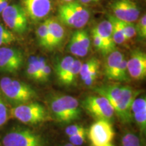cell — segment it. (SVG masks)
<instances>
[{
    "label": "cell",
    "instance_id": "6da1fadb",
    "mask_svg": "<svg viewBox=\"0 0 146 146\" xmlns=\"http://www.w3.org/2000/svg\"><path fill=\"white\" fill-rule=\"evenodd\" d=\"M96 91L108 100L122 122L128 123L132 120L131 106L139 91L121 85H105L97 87Z\"/></svg>",
    "mask_w": 146,
    "mask_h": 146
},
{
    "label": "cell",
    "instance_id": "d4e9b609",
    "mask_svg": "<svg viewBox=\"0 0 146 146\" xmlns=\"http://www.w3.org/2000/svg\"><path fill=\"white\" fill-rule=\"evenodd\" d=\"M100 66V61L96 58H91L88 61H87L86 62L82 64L79 74L82 81H83L94 68H97V67H99Z\"/></svg>",
    "mask_w": 146,
    "mask_h": 146
},
{
    "label": "cell",
    "instance_id": "d6a6232c",
    "mask_svg": "<svg viewBox=\"0 0 146 146\" xmlns=\"http://www.w3.org/2000/svg\"><path fill=\"white\" fill-rule=\"evenodd\" d=\"M91 37H92L94 45L96 47L97 50L100 51L104 55H106V51L104 43L103 41L100 38V36L95 31L94 29H93L92 31H91Z\"/></svg>",
    "mask_w": 146,
    "mask_h": 146
},
{
    "label": "cell",
    "instance_id": "4dcf8cb0",
    "mask_svg": "<svg viewBox=\"0 0 146 146\" xmlns=\"http://www.w3.org/2000/svg\"><path fill=\"white\" fill-rule=\"evenodd\" d=\"M136 35H137L139 39L145 40L146 38V16L144 14L139 20L135 25Z\"/></svg>",
    "mask_w": 146,
    "mask_h": 146
},
{
    "label": "cell",
    "instance_id": "603a6c76",
    "mask_svg": "<svg viewBox=\"0 0 146 146\" xmlns=\"http://www.w3.org/2000/svg\"><path fill=\"white\" fill-rule=\"evenodd\" d=\"M111 80L120 82H127L129 81V73L127 70V60L125 58H124L116 70H115Z\"/></svg>",
    "mask_w": 146,
    "mask_h": 146
},
{
    "label": "cell",
    "instance_id": "8fae6325",
    "mask_svg": "<svg viewBox=\"0 0 146 146\" xmlns=\"http://www.w3.org/2000/svg\"><path fill=\"white\" fill-rule=\"evenodd\" d=\"M110 8L113 16L120 21L134 23L139 17L140 9L133 0H114Z\"/></svg>",
    "mask_w": 146,
    "mask_h": 146
},
{
    "label": "cell",
    "instance_id": "44dd1931",
    "mask_svg": "<svg viewBox=\"0 0 146 146\" xmlns=\"http://www.w3.org/2000/svg\"><path fill=\"white\" fill-rule=\"evenodd\" d=\"M27 75L34 81H39L40 67L38 56H31L27 62Z\"/></svg>",
    "mask_w": 146,
    "mask_h": 146
},
{
    "label": "cell",
    "instance_id": "ab89813d",
    "mask_svg": "<svg viewBox=\"0 0 146 146\" xmlns=\"http://www.w3.org/2000/svg\"><path fill=\"white\" fill-rule=\"evenodd\" d=\"M64 146H74V145H73L72 144H71V143H67V144H66Z\"/></svg>",
    "mask_w": 146,
    "mask_h": 146
},
{
    "label": "cell",
    "instance_id": "7402d4cb",
    "mask_svg": "<svg viewBox=\"0 0 146 146\" xmlns=\"http://www.w3.org/2000/svg\"><path fill=\"white\" fill-rule=\"evenodd\" d=\"M74 61V59L71 56H66L58 63L56 66V72L60 82L66 75Z\"/></svg>",
    "mask_w": 146,
    "mask_h": 146
},
{
    "label": "cell",
    "instance_id": "74e56055",
    "mask_svg": "<svg viewBox=\"0 0 146 146\" xmlns=\"http://www.w3.org/2000/svg\"><path fill=\"white\" fill-rule=\"evenodd\" d=\"M100 1V0H79L80 3H94L98 2V1Z\"/></svg>",
    "mask_w": 146,
    "mask_h": 146
},
{
    "label": "cell",
    "instance_id": "5b68a950",
    "mask_svg": "<svg viewBox=\"0 0 146 146\" xmlns=\"http://www.w3.org/2000/svg\"><path fill=\"white\" fill-rule=\"evenodd\" d=\"M10 115L26 125H36L49 119L46 108L41 104L33 101L15 106L11 109Z\"/></svg>",
    "mask_w": 146,
    "mask_h": 146
},
{
    "label": "cell",
    "instance_id": "8d00e7d4",
    "mask_svg": "<svg viewBox=\"0 0 146 146\" xmlns=\"http://www.w3.org/2000/svg\"><path fill=\"white\" fill-rule=\"evenodd\" d=\"M9 5V0H1L0 1V14Z\"/></svg>",
    "mask_w": 146,
    "mask_h": 146
},
{
    "label": "cell",
    "instance_id": "8992f818",
    "mask_svg": "<svg viewBox=\"0 0 146 146\" xmlns=\"http://www.w3.org/2000/svg\"><path fill=\"white\" fill-rule=\"evenodd\" d=\"M3 146H45L40 135L23 127L13 128L2 139Z\"/></svg>",
    "mask_w": 146,
    "mask_h": 146
},
{
    "label": "cell",
    "instance_id": "9c48e42d",
    "mask_svg": "<svg viewBox=\"0 0 146 146\" xmlns=\"http://www.w3.org/2000/svg\"><path fill=\"white\" fill-rule=\"evenodd\" d=\"M24 54L15 47H0V72L15 73L22 68Z\"/></svg>",
    "mask_w": 146,
    "mask_h": 146
},
{
    "label": "cell",
    "instance_id": "d590c367",
    "mask_svg": "<svg viewBox=\"0 0 146 146\" xmlns=\"http://www.w3.org/2000/svg\"><path fill=\"white\" fill-rule=\"evenodd\" d=\"M51 72H52V70L50 65L46 63L44 66L43 69H42L41 76H40V81H46L50 78Z\"/></svg>",
    "mask_w": 146,
    "mask_h": 146
},
{
    "label": "cell",
    "instance_id": "e0dca14e",
    "mask_svg": "<svg viewBox=\"0 0 146 146\" xmlns=\"http://www.w3.org/2000/svg\"><path fill=\"white\" fill-rule=\"evenodd\" d=\"M108 55V56L104 66V73L106 78L111 80L113 74L120 65V62L125 58V56L123 54L116 50Z\"/></svg>",
    "mask_w": 146,
    "mask_h": 146
},
{
    "label": "cell",
    "instance_id": "4316f807",
    "mask_svg": "<svg viewBox=\"0 0 146 146\" xmlns=\"http://www.w3.org/2000/svg\"><path fill=\"white\" fill-rule=\"evenodd\" d=\"M15 41L16 36L13 32L0 24V46L10 44Z\"/></svg>",
    "mask_w": 146,
    "mask_h": 146
},
{
    "label": "cell",
    "instance_id": "83f0119b",
    "mask_svg": "<svg viewBox=\"0 0 146 146\" xmlns=\"http://www.w3.org/2000/svg\"><path fill=\"white\" fill-rule=\"evenodd\" d=\"M10 113L7 106L5 100L0 91V128L3 126L8 121Z\"/></svg>",
    "mask_w": 146,
    "mask_h": 146
},
{
    "label": "cell",
    "instance_id": "7a4b0ae2",
    "mask_svg": "<svg viewBox=\"0 0 146 146\" xmlns=\"http://www.w3.org/2000/svg\"><path fill=\"white\" fill-rule=\"evenodd\" d=\"M0 91L5 100L15 106L32 102L37 97L36 91L31 86L10 77L0 80Z\"/></svg>",
    "mask_w": 146,
    "mask_h": 146
},
{
    "label": "cell",
    "instance_id": "cb8c5ba5",
    "mask_svg": "<svg viewBox=\"0 0 146 146\" xmlns=\"http://www.w3.org/2000/svg\"><path fill=\"white\" fill-rule=\"evenodd\" d=\"M72 35L83 48L89 51L91 47V39L86 31L83 29L77 30L73 33Z\"/></svg>",
    "mask_w": 146,
    "mask_h": 146
},
{
    "label": "cell",
    "instance_id": "484cf974",
    "mask_svg": "<svg viewBox=\"0 0 146 146\" xmlns=\"http://www.w3.org/2000/svg\"><path fill=\"white\" fill-rule=\"evenodd\" d=\"M68 52L74 56H78V57H84L88 54L89 51L85 50L78 44V43L76 41L74 36H71L70 40L69 41L68 46Z\"/></svg>",
    "mask_w": 146,
    "mask_h": 146
},
{
    "label": "cell",
    "instance_id": "ba28073f",
    "mask_svg": "<svg viewBox=\"0 0 146 146\" xmlns=\"http://www.w3.org/2000/svg\"><path fill=\"white\" fill-rule=\"evenodd\" d=\"M84 109L98 120L111 122L114 115V110L110 102L102 96H88L82 102Z\"/></svg>",
    "mask_w": 146,
    "mask_h": 146
},
{
    "label": "cell",
    "instance_id": "ac0fdd59",
    "mask_svg": "<svg viewBox=\"0 0 146 146\" xmlns=\"http://www.w3.org/2000/svg\"><path fill=\"white\" fill-rule=\"evenodd\" d=\"M108 20L112 23V36L115 44L122 45L127 41L122 29L120 22L118 19L115 18L113 15L108 16Z\"/></svg>",
    "mask_w": 146,
    "mask_h": 146
},
{
    "label": "cell",
    "instance_id": "9a60e30c",
    "mask_svg": "<svg viewBox=\"0 0 146 146\" xmlns=\"http://www.w3.org/2000/svg\"><path fill=\"white\" fill-rule=\"evenodd\" d=\"M48 27L51 50L58 47L62 43L65 37V31L62 23L54 18L46 20Z\"/></svg>",
    "mask_w": 146,
    "mask_h": 146
},
{
    "label": "cell",
    "instance_id": "60d3db41",
    "mask_svg": "<svg viewBox=\"0 0 146 146\" xmlns=\"http://www.w3.org/2000/svg\"><path fill=\"white\" fill-rule=\"evenodd\" d=\"M64 1H65L66 2H70V1H72V0H64Z\"/></svg>",
    "mask_w": 146,
    "mask_h": 146
},
{
    "label": "cell",
    "instance_id": "5bb4252c",
    "mask_svg": "<svg viewBox=\"0 0 146 146\" xmlns=\"http://www.w3.org/2000/svg\"><path fill=\"white\" fill-rule=\"evenodd\" d=\"M94 29L104 43L106 55L116 50V44L112 36V23L109 20L100 22Z\"/></svg>",
    "mask_w": 146,
    "mask_h": 146
},
{
    "label": "cell",
    "instance_id": "2e32d148",
    "mask_svg": "<svg viewBox=\"0 0 146 146\" xmlns=\"http://www.w3.org/2000/svg\"><path fill=\"white\" fill-rule=\"evenodd\" d=\"M131 114L142 133L146 130V99L145 96L137 97L131 106Z\"/></svg>",
    "mask_w": 146,
    "mask_h": 146
},
{
    "label": "cell",
    "instance_id": "ffe728a7",
    "mask_svg": "<svg viewBox=\"0 0 146 146\" xmlns=\"http://www.w3.org/2000/svg\"><path fill=\"white\" fill-rule=\"evenodd\" d=\"M81 65L82 62L80 60H74L72 65L71 66L70 70H68L66 75L60 81V83L65 85H70L74 83L76 78H77L78 75L80 74Z\"/></svg>",
    "mask_w": 146,
    "mask_h": 146
},
{
    "label": "cell",
    "instance_id": "4fadbf2b",
    "mask_svg": "<svg viewBox=\"0 0 146 146\" xmlns=\"http://www.w3.org/2000/svg\"><path fill=\"white\" fill-rule=\"evenodd\" d=\"M129 75L135 80H143L146 76V55L139 50L133 51L127 60Z\"/></svg>",
    "mask_w": 146,
    "mask_h": 146
},
{
    "label": "cell",
    "instance_id": "277c9868",
    "mask_svg": "<svg viewBox=\"0 0 146 146\" xmlns=\"http://www.w3.org/2000/svg\"><path fill=\"white\" fill-rule=\"evenodd\" d=\"M58 21L72 28L81 29L90 18V12L78 1H70L61 5L58 9Z\"/></svg>",
    "mask_w": 146,
    "mask_h": 146
},
{
    "label": "cell",
    "instance_id": "7c38bea8",
    "mask_svg": "<svg viewBox=\"0 0 146 146\" xmlns=\"http://www.w3.org/2000/svg\"><path fill=\"white\" fill-rule=\"evenodd\" d=\"M22 2L28 18L33 21L46 17L52 7L50 0H22Z\"/></svg>",
    "mask_w": 146,
    "mask_h": 146
},
{
    "label": "cell",
    "instance_id": "30bf717a",
    "mask_svg": "<svg viewBox=\"0 0 146 146\" xmlns=\"http://www.w3.org/2000/svg\"><path fill=\"white\" fill-rule=\"evenodd\" d=\"M114 137V131L111 123L104 120H98L91 126L89 137L92 145L102 146L111 143Z\"/></svg>",
    "mask_w": 146,
    "mask_h": 146
},
{
    "label": "cell",
    "instance_id": "836d02e7",
    "mask_svg": "<svg viewBox=\"0 0 146 146\" xmlns=\"http://www.w3.org/2000/svg\"><path fill=\"white\" fill-rule=\"evenodd\" d=\"M99 70L100 66L94 68V70L89 73V75L83 80V82L84 84L85 85H87V86H90V85H92L94 82L97 79V78H98V74H99Z\"/></svg>",
    "mask_w": 146,
    "mask_h": 146
},
{
    "label": "cell",
    "instance_id": "52a82bcc",
    "mask_svg": "<svg viewBox=\"0 0 146 146\" xmlns=\"http://www.w3.org/2000/svg\"><path fill=\"white\" fill-rule=\"evenodd\" d=\"M2 18L11 31L23 35L28 29V16L21 5H8L1 12Z\"/></svg>",
    "mask_w": 146,
    "mask_h": 146
},
{
    "label": "cell",
    "instance_id": "1f68e13d",
    "mask_svg": "<svg viewBox=\"0 0 146 146\" xmlns=\"http://www.w3.org/2000/svg\"><path fill=\"white\" fill-rule=\"evenodd\" d=\"M85 138H86V130L85 129L80 132L69 137V140L70 143L73 145L79 146L85 141Z\"/></svg>",
    "mask_w": 146,
    "mask_h": 146
},
{
    "label": "cell",
    "instance_id": "f546056e",
    "mask_svg": "<svg viewBox=\"0 0 146 146\" xmlns=\"http://www.w3.org/2000/svg\"><path fill=\"white\" fill-rule=\"evenodd\" d=\"M120 22L122 29H123L124 35L125 36L126 40L131 39L136 35L135 25L134 23L122 21H120Z\"/></svg>",
    "mask_w": 146,
    "mask_h": 146
},
{
    "label": "cell",
    "instance_id": "3957f363",
    "mask_svg": "<svg viewBox=\"0 0 146 146\" xmlns=\"http://www.w3.org/2000/svg\"><path fill=\"white\" fill-rule=\"evenodd\" d=\"M49 105L55 119L60 123H70L81 116L79 104L72 96H56L50 100Z\"/></svg>",
    "mask_w": 146,
    "mask_h": 146
},
{
    "label": "cell",
    "instance_id": "f35d334b",
    "mask_svg": "<svg viewBox=\"0 0 146 146\" xmlns=\"http://www.w3.org/2000/svg\"><path fill=\"white\" fill-rule=\"evenodd\" d=\"M92 146H94V145H92ZM102 146H114L112 144V143H108L106 145H102Z\"/></svg>",
    "mask_w": 146,
    "mask_h": 146
},
{
    "label": "cell",
    "instance_id": "b9f144b4",
    "mask_svg": "<svg viewBox=\"0 0 146 146\" xmlns=\"http://www.w3.org/2000/svg\"><path fill=\"white\" fill-rule=\"evenodd\" d=\"M1 1V0H0V1Z\"/></svg>",
    "mask_w": 146,
    "mask_h": 146
},
{
    "label": "cell",
    "instance_id": "e575fe53",
    "mask_svg": "<svg viewBox=\"0 0 146 146\" xmlns=\"http://www.w3.org/2000/svg\"><path fill=\"white\" fill-rule=\"evenodd\" d=\"M83 129H85V128L83 126L80 125H72L66 128L65 133L68 135V137H70L80 132V131L83 130Z\"/></svg>",
    "mask_w": 146,
    "mask_h": 146
},
{
    "label": "cell",
    "instance_id": "f1b7e54d",
    "mask_svg": "<svg viewBox=\"0 0 146 146\" xmlns=\"http://www.w3.org/2000/svg\"><path fill=\"white\" fill-rule=\"evenodd\" d=\"M123 146H141L140 139L132 133H126L122 138Z\"/></svg>",
    "mask_w": 146,
    "mask_h": 146
},
{
    "label": "cell",
    "instance_id": "d6986e66",
    "mask_svg": "<svg viewBox=\"0 0 146 146\" xmlns=\"http://www.w3.org/2000/svg\"><path fill=\"white\" fill-rule=\"evenodd\" d=\"M36 37H37L38 43L40 46L46 49V50H51L50 36H49L47 21L41 23L38 27L37 30H36Z\"/></svg>",
    "mask_w": 146,
    "mask_h": 146
}]
</instances>
